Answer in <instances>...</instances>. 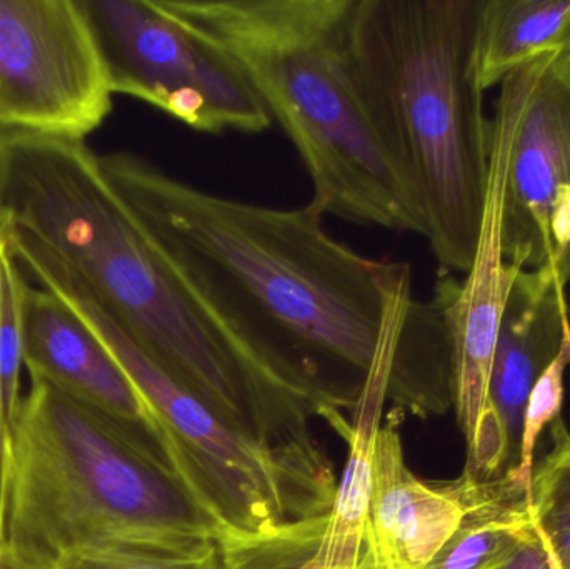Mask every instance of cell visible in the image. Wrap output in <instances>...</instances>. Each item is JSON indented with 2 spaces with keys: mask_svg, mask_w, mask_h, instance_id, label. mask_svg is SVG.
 <instances>
[{
  "mask_svg": "<svg viewBox=\"0 0 570 569\" xmlns=\"http://www.w3.org/2000/svg\"><path fill=\"white\" fill-rule=\"evenodd\" d=\"M99 166L164 263L285 384L337 408L391 367L405 410L448 406L451 331L434 301L412 296L407 263L355 253L308 204L227 199L132 153L104 154Z\"/></svg>",
  "mask_w": 570,
  "mask_h": 569,
  "instance_id": "6da1fadb",
  "label": "cell"
},
{
  "mask_svg": "<svg viewBox=\"0 0 570 569\" xmlns=\"http://www.w3.org/2000/svg\"><path fill=\"white\" fill-rule=\"evenodd\" d=\"M0 209L159 364L285 463L317 454L324 404L261 364L164 263L83 140L0 130Z\"/></svg>",
  "mask_w": 570,
  "mask_h": 569,
  "instance_id": "7a4b0ae2",
  "label": "cell"
},
{
  "mask_svg": "<svg viewBox=\"0 0 570 569\" xmlns=\"http://www.w3.org/2000/svg\"><path fill=\"white\" fill-rule=\"evenodd\" d=\"M488 0H354L351 57L375 136L445 273L471 271L489 196Z\"/></svg>",
  "mask_w": 570,
  "mask_h": 569,
  "instance_id": "3957f363",
  "label": "cell"
},
{
  "mask_svg": "<svg viewBox=\"0 0 570 569\" xmlns=\"http://www.w3.org/2000/svg\"><path fill=\"white\" fill-rule=\"evenodd\" d=\"M226 52L287 133L314 187L308 206L358 226L422 224L365 112L351 57L354 0H156Z\"/></svg>",
  "mask_w": 570,
  "mask_h": 569,
  "instance_id": "277c9868",
  "label": "cell"
},
{
  "mask_svg": "<svg viewBox=\"0 0 570 569\" xmlns=\"http://www.w3.org/2000/svg\"><path fill=\"white\" fill-rule=\"evenodd\" d=\"M217 541L169 464L99 411L30 376L10 423L6 545L56 567L73 551Z\"/></svg>",
  "mask_w": 570,
  "mask_h": 569,
  "instance_id": "5b68a950",
  "label": "cell"
},
{
  "mask_svg": "<svg viewBox=\"0 0 570 569\" xmlns=\"http://www.w3.org/2000/svg\"><path fill=\"white\" fill-rule=\"evenodd\" d=\"M20 266L56 294L99 337L159 418L184 487L217 531V545L269 537L281 528L331 511L327 490L259 441L220 420L206 401L160 367L39 243L7 230Z\"/></svg>",
  "mask_w": 570,
  "mask_h": 569,
  "instance_id": "8992f818",
  "label": "cell"
},
{
  "mask_svg": "<svg viewBox=\"0 0 570 569\" xmlns=\"http://www.w3.org/2000/svg\"><path fill=\"white\" fill-rule=\"evenodd\" d=\"M489 180L509 266L554 271L570 283V56L521 63L501 82L491 122Z\"/></svg>",
  "mask_w": 570,
  "mask_h": 569,
  "instance_id": "52a82bcc",
  "label": "cell"
},
{
  "mask_svg": "<svg viewBox=\"0 0 570 569\" xmlns=\"http://www.w3.org/2000/svg\"><path fill=\"white\" fill-rule=\"evenodd\" d=\"M110 89L206 134H261L269 110L240 67L180 26L156 0H77Z\"/></svg>",
  "mask_w": 570,
  "mask_h": 569,
  "instance_id": "ba28073f",
  "label": "cell"
},
{
  "mask_svg": "<svg viewBox=\"0 0 570 569\" xmlns=\"http://www.w3.org/2000/svg\"><path fill=\"white\" fill-rule=\"evenodd\" d=\"M112 97L77 0H0V130L83 140Z\"/></svg>",
  "mask_w": 570,
  "mask_h": 569,
  "instance_id": "9c48e42d",
  "label": "cell"
},
{
  "mask_svg": "<svg viewBox=\"0 0 570 569\" xmlns=\"http://www.w3.org/2000/svg\"><path fill=\"white\" fill-rule=\"evenodd\" d=\"M569 344V306L561 277L549 269H519L499 324L488 413L468 448V480L521 487L518 473L529 398Z\"/></svg>",
  "mask_w": 570,
  "mask_h": 569,
  "instance_id": "30bf717a",
  "label": "cell"
},
{
  "mask_svg": "<svg viewBox=\"0 0 570 569\" xmlns=\"http://www.w3.org/2000/svg\"><path fill=\"white\" fill-rule=\"evenodd\" d=\"M23 366L30 376L49 381L67 396L129 430L159 454L183 483L159 418L112 354L60 297L29 283L23 287Z\"/></svg>",
  "mask_w": 570,
  "mask_h": 569,
  "instance_id": "8fae6325",
  "label": "cell"
},
{
  "mask_svg": "<svg viewBox=\"0 0 570 569\" xmlns=\"http://www.w3.org/2000/svg\"><path fill=\"white\" fill-rule=\"evenodd\" d=\"M511 490L521 488L508 481L478 484L464 474L451 483H428L409 470L395 426H379L368 490L375 567L424 569L474 508Z\"/></svg>",
  "mask_w": 570,
  "mask_h": 569,
  "instance_id": "7c38bea8",
  "label": "cell"
},
{
  "mask_svg": "<svg viewBox=\"0 0 570 569\" xmlns=\"http://www.w3.org/2000/svg\"><path fill=\"white\" fill-rule=\"evenodd\" d=\"M518 267L499 247L498 193L489 183L481 241L464 283L442 271L434 303L441 307L454 350V406L465 444L471 447L488 413V387L502 311Z\"/></svg>",
  "mask_w": 570,
  "mask_h": 569,
  "instance_id": "4fadbf2b",
  "label": "cell"
},
{
  "mask_svg": "<svg viewBox=\"0 0 570 569\" xmlns=\"http://www.w3.org/2000/svg\"><path fill=\"white\" fill-rule=\"evenodd\" d=\"M552 52L570 56V0H488L479 62L484 90Z\"/></svg>",
  "mask_w": 570,
  "mask_h": 569,
  "instance_id": "5bb4252c",
  "label": "cell"
},
{
  "mask_svg": "<svg viewBox=\"0 0 570 569\" xmlns=\"http://www.w3.org/2000/svg\"><path fill=\"white\" fill-rule=\"evenodd\" d=\"M528 498L511 490L474 508L424 569L508 568L534 531Z\"/></svg>",
  "mask_w": 570,
  "mask_h": 569,
  "instance_id": "9a60e30c",
  "label": "cell"
},
{
  "mask_svg": "<svg viewBox=\"0 0 570 569\" xmlns=\"http://www.w3.org/2000/svg\"><path fill=\"white\" fill-rule=\"evenodd\" d=\"M552 434L554 450L532 474L529 514L554 569H570V434L561 418Z\"/></svg>",
  "mask_w": 570,
  "mask_h": 569,
  "instance_id": "2e32d148",
  "label": "cell"
},
{
  "mask_svg": "<svg viewBox=\"0 0 570 569\" xmlns=\"http://www.w3.org/2000/svg\"><path fill=\"white\" fill-rule=\"evenodd\" d=\"M56 569H223L216 541L173 547H104L73 551Z\"/></svg>",
  "mask_w": 570,
  "mask_h": 569,
  "instance_id": "e0dca14e",
  "label": "cell"
},
{
  "mask_svg": "<svg viewBox=\"0 0 570 569\" xmlns=\"http://www.w3.org/2000/svg\"><path fill=\"white\" fill-rule=\"evenodd\" d=\"M23 287L26 279L6 239L0 249V381L10 423L22 400Z\"/></svg>",
  "mask_w": 570,
  "mask_h": 569,
  "instance_id": "ac0fdd59",
  "label": "cell"
},
{
  "mask_svg": "<svg viewBox=\"0 0 570 569\" xmlns=\"http://www.w3.org/2000/svg\"><path fill=\"white\" fill-rule=\"evenodd\" d=\"M569 364L570 344L542 374L529 398L524 414V430H522L521 467L518 473V483L525 490L531 488L532 474H534V451L539 436L548 424L554 423L561 416L562 400H564V371Z\"/></svg>",
  "mask_w": 570,
  "mask_h": 569,
  "instance_id": "d6986e66",
  "label": "cell"
},
{
  "mask_svg": "<svg viewBox=\"0 0 570 569\" xmlns=\"http://www.w3.org/2000/svg\"><path fill=\"white\" fill-rule=\"evenodd\" d=\"M3 239H0L2 249ZM10 418L3 401L2 381H0V547H6V483L7 453H9Z\"/></svg>",
  "mask_w": 570,
  "mask_h": 569,
  "instance_id": "ffe728a7",
  "label": "cell"
},
{
  "mask_svg": "<svg viewBox=\"0 0 570 569\" xmlns=\"http://www.w3.org/2000/svg\"><path fill=\"white\" fill-rule=\"evenodd\" d=\"M505 569H554L551 557H549L548 550H546L535 530L521 545L518 553L514 555L511 563Z\"/></svg>",
  "mask_w": 570,
  "mask_h": 569,
  "instance_id": "44dd1931",
  "label": "cell"
},
{
  "mask_svg": "<svg viewBox=\"0 0 570 569\" xmlns=\"http://www.w3.org/2000/svg\"><path fill=\"white\" fill-rule=\"evenodd\" d=\"M0 569H56V567L27 560L6 545V547H0Z\"/></svg>",
  "mask_w": 570,
  "mask_h": 569,
  "instance_id": "7402d4cb",
  "label": "cell"
},
{
  "mask_svg": "<svg viewBox=\"0 0 570 569\" xmlns=\"http://www.w3.org/2000/svg\"><path fill=\"white\" fill-rule=\"evenodd\" d=\"M6 237V219H3L2 209H0V239Z\"/></svg>",
  "mask_w": 570,
  "mask_h": 569,
  "instance_id": "603a6c76",
  "label": "cell"
}]
</instances>
